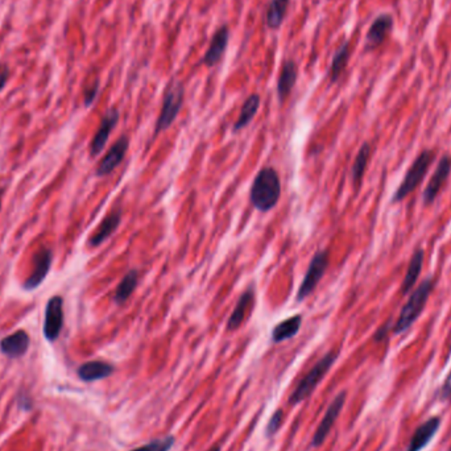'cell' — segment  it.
I'll use <instances>...</instances> for the list:
<instances>
[{"label":"cell","instance_id":"obj_30","mask_svg":"<svg viewBox=\"0 0 451 451\" xmlns=\"http://www.w3.org/2000/svg\"><path fill=\"white\" fill-rule=\"evenodd\" d=\"M281 421H282V412H281V411H278V412L273 415V417L271 418L269 424H268L267 430H268V434H269V435H272V434H275L278 432V428H280V425H281Z\"/></svg>","mask_w":451,"mask_h":451},{"label":"cell","instance_id":"obj_3","mask_svg":"<svg viewBox=\"0 0 451 451\" xmlns=\"http://www.w3.org/2000/svg\"><path fill=\"white\" fill-rule=\"evenodd\" d=\"M434 156H435V154L432 149H425L417 156L416 160L412 164V167L408 169V172L405 174L399 189L395 191L393 198H392V204H398V202L404 201L412 191H416L417 186L424 180L425 174L428 173V169L433 162Z\"/></svg>","mask_w":451,"mask_h":451},{"label":"cell","instance_id":"obj_21","mask_svg":"<svg viewBox=\"0 0 451 451\" xmlns=\"http://www.w3.org/2000/svg\"><path fill=\"white\" fill-rule=\"evenodd\" d=\"M298 77V70L293 60H288L280 73L278 81V94L281 102L287 99V97L292 93Z\"/></svg>","mask_w":451,"mask_h":451},{"label":"cell","instance_id":"obj_13","mask_svg":"<svg viewBox=\"0 0 451 451\" xmlns=\"http://www.w3.org/2000/svg\"><path fill=\"white\" fill-rule=\"evenodd\" d=\"M228 40H230V29L228 25H222L211 38L210 47H208V52L204 56L202 62L211 68L214 65H217L223 54H225L227 45H228Z\"/></svg>","mask_w":451,"mask_h":451},{"label":"cell","instance_id":"obj_33","mask_svg":"<svg viewBox=\"0 0 451 451\" xmlns=\"http://www.w3.org/2000/svg\"><path fill=\"white\" fill-rule=\"evenodd\" d=\"M10 78V69L5 64H0V93L5 87Z\"/></svg>","mask_w":451,"mask_h":451},{"label":"cell","instance_id":"obj_18","mask_svg":"<svg viewBox=\"0 0 451 451\" xmlns=\"http://www.w3.org/2000/svg\"><path fill=\"white\" fill-rule=\"evenodd\" d=\"M439 426H441V419L438 417L429 418L415 432L405 451H421L425 449L429 445V442L433 439Z\"/></svg>","mask_w":451,"mask_h":451},{"label":"cell","instance_id":"obj_31","mask_svg":"<svg viewBox=\"0 0 451 451\" xmlns=\"http://www.w3.org/2000/svg\"><path fill=\"white\" fill-rule=\"evenodd\" d=\"M391 328H392V322H391V321L385 322L382 328H379V329L376 330V332H375V335H374V341H375V342H382V339H385V338L388 337Z\"/></svg>","mask_w":451,"mask_h":451},{"label":"cell","instance_id":"obj_10","mask_svg":"<svg viewBox=\"0 0 451 451\" xmlns=\"http://www.w3.org/2000/svg\"><path fill=\"white\" fill-rule=\"evenodd\" d=\"M119 117L121 115H119V111L117 108H111L106 112V115L102 118L101 125H99L97 134L94 135L93 141L90 144V155L91 156L97 157L103 151L112 130L115 128V125L119 122Z\"/></svg>","mask_w":451,"mask_h":451},{"label":"cell","instance_id":"obj_28","mask_svg":"<svg viewBox=\"0 0 451 451\" xmlns=\"http://www.w3.org/2000/svg\"><path fill=\"white\" fill-rule=\"evenodd\" d=\"M174 445V437L169 435L165 438H160V439H155L141 448H138L135 450L131 451H169Z\"/></svg>","mask_w":451,"mask_h":451},{"label":"cell","instance_id":"obj_1","mask_svg":"<svg viewBox=\"0 0 451 451\" xmlns=\"http://www.w3.org/2000/svg\"><path fill=\"white\" fill-rule=\"evenodd\" d=\"M280 197L281 181L278 171L271 167L263 168L251 186V204L261 212H267L278 205Z\"/></svg>","mask_w":451,"mask_h":451},{"label":"cell","instance_id":"obj_12","mask_svg":"<svg viewBox=\"0 0 451 451\" xmlns=\"http://www.w3.org/2000/svg\"><path fill=\"white\" fill-rule=\"evenodd\" d=\"M345 401H346V392H342L331 402L326 415L324 417V419L321 421L317 432L313 437V448H318L324 443L325 438L329 435L330 430H331L335 419L339 416V413H341V411L345 405Z\"/></svg>","mask_w":451,"mask_h":451},{"label":"cell","instance_id":"obj_34","mask_svg":"<svg viewBox=\"0 0 451 451\" xmlns=\"http://www.w3.org/2000/svg\"><path fill=\"white\" fill-rule=\"evenodd\" d=\"M208 451H221V448L219 446H215V448H212V449H210Z\"/></svg>","mask_w":451,"mask_h":451},{"label":"cell","instance_id":"obj_5","mask_svg":"<svg viewBox=\"0 0 451 451\" xmlns=\"http://www.w3.org/2000/svg\"><path fill=\"white\" fill-rule=\"evenodd\" d=\"M338 352L337 351H330L326 354L317 365L313 367L310 372L301 380V382L297 385L295 392L292 393L289 402L291 404H300L306 398H309L315 389V387L319 384V382L325 378V375L329 372L330 368L335 363L338 359Z\"/></svg>","mask_w":451,"mask_h":451},{"label":"cell","instance_id":"obj_16","mask_svg":"<svg viewBox=\"0 0 451 451\" xmlns=\"http://www.w3.org/2000/svg\"><path fill=\"white\" fill-rule=\"evenodd\" d=\"M392 28H393V18L389 14H382L375 19L365 37L367 49H374L379 47L385 40V37L391 34Z\"/></svg>","mask_w":451,"mask_h":451},{"label":"cell","instance_id":"obj_6","mask_svg":"<svg viewBox=\"0 0 451 451\" xmlns=\"http://www.w3.org/2000/svg\"><path fill=\"white\" fill-rule=\"evenodd\" d=\"M329 267V252L322 249L318 251L309 264V268L305 273V278L302 280V284L300 285V289L295 295V301L301 302L306 297L312 295L319 281L325 276L326 269Z\"/></svg>","mask_w":451,"mask_h":451},{"label":"cell","instance_id":"obj_17","mask_svg":"<svg viewBox=\"0 0 451 451\" xmlns=\"http://www.w3.org/2000/svg\"><path fill=\"white\" fill-rule=\"evenodd\" d=\"M254 304H255V292L254 289H247L243 295L239 297L234 312L228 318L227 322L228 331H235L243 325L247 315H249V313L254 309Z\"/></svg>","mask_w":451,"mask_h":451},{"label":"cell","instance_id":"obj_35","mask_svg":"<svg viewBox=\"0 0 451 451\" xmlns=\"http://www.w3.org/2000/svg\"><path fill=\"white\" fill-rule=\"evenodd\" d=\"M1 199H3V191L0 189V210H1Z\"/></svg>","mask_w":451,"mask_h":451},{"label":"cell","instance_id":"obj_24","mask_svg":"<svg viewBox=\"0 0 451 451\" xmlns=\"http://www.w3.org/2000/svg\"><path fill=\"white\" fill-rule=\"evenodd\" d=\"M260 107V97L258 94H252L249 95L241 110V115L238 118V121L234 124L232 131L234 132H239L241 130H243L244 127H247L249 123L252 122V119L255 118V115L258 114V110Z\"/></svg>","mask_w":451,"mask_h":451},{"label":"cell","instance_id":"obj_20","mask_svg":"<svg viewBox=\"0 0 451 451\" xmlns=\"http://www.w3.org/2000/svg\"><path fill=\"white\" fill-rule=\"evenodd\" d=\"M424 260H425V251L422 248H417L411 258V263L408 265L405 278L402 280V284L400 288L402 295H408L409 292H412V289L418 280V276L422 271Z\"/></svg>","mask_w":451,"mask_h":451},{"label":"cell","instance_id":"obj_11","mask_svg":"<svg viewBox=\"0 0 451 451\" xmlns=\"http://www.w3.org/2000/svg\"><path fill=\"white\" fill-rule=\"evenodd\" d=\"M128 147H130V139L127 136H121L117 140L115 144L108 149V152L101 160L97 168V175L103 177L107 174L112 173L122 164L124 157L127 155Z\"/></svg>","mask_w":451,"mask_h":451},{"label":"cell","instance_id":"obj_4","mask_svg":"<svg viewBox=\"0 0 451 451\" xmlns=\"http://www.w3.org/2000/svg\"><path fill=\"white\" fill-rule=\"evenodd\" d=\"M184 98H185L184 85L181 82H172V85L165 91L162 99V107L155 127V138L161 132L167 131L173 124L182 108Z\"/></svg>","mask_w":451,"mask_h":451},{"label":"cell","instance_id":"obj_15","mask_svg":"<svg viewBox=\"0 0 451 451\" xmlns=\"http://www.w3.org/2000/svg\"><path fill=\"white\" fill-rule=\"evenodd\" d=\"M29 335L24 330H18L14 334L1 339L0 350L5 356L16 359L25 355L29 348Z\"/></svg>","mask_w":451,"mask_h":451},{"label":"cell","instance_id":"obj_27","mask_svg":"<svg viewBox=\"0 0 451 451\" xmlns=\"http://www.w3.org/2000/svg\"><path fill=\"white\" fill-rule=\"evenodd\" d=\"M348 58H350V42L346 41L343 42L339 49L335 52L332 61H331V66H330V81L331 84H335L339 77L342 75V73L346 69L348 66Z\"/></svg>","mask_w":451,"mask_h":451},{"label":"cell","instance_id":"obj_8","mask_svg":"<svg viewBox=\"0 0 451 451\" xmlns=\"http://www.w3.org/2000/svg\"><path fill=\"white\" fill-rule=\"evenodd\" d=\"M52 251L47 247H41L37 249L34 255V271L28 276L24 282V289L25 291H35L37 287H40L45 278L48 276L51 267H52Z\"/></svg>","mask_w":451,"mask_h":451},{"label":"cell","instance_id":"obj_2","mask_svg":"<svg viewBox=\"0 0 451 451\" xmlns=\"http://www.w3.org/2000/svg\"><path fill=\"white\" fill-rule=\"evenodd\" d=\"M434 285H435V280L432 276H429V278H425L418 285V288L411 293L409 300L401 309L396 324L393 325L392 330H393L395 335L404 334L413 326V324L418 319L421 313L424 312V309L428 304L429 295H432V292H433Z\"/></svg>","mask_w":451,"mask_h":451},{"label":"cell","instance_id":"obj_36","mask_svg":"<svg viewBox=\"0 0 451 451\" xmlns=\"http://www.w3.org/2000/svg\"><path fill=\"white\" fill-rule=\"evenodd\" d=\"M449 451H451V448H450V449H449Z\"/></svg>","mask_w":451,"mask_h":451},{"label":"cell","instance_id":"obj_14","mask_svg":"<svg viewBox=\"0 0 451 451\" xmlns=\"http://www.w3.org/2000/svg\"><path fill=\"white\" fill-rule=\"evenodd\" d=\"M122 222V208L112 210L97 228V231L93 234V236L88 241L90 247H99L103 244L107 239L112 236V234L119 228Z\"/></svg>","mask_w":451,"mask_h":451},{"label":"cell","instance_id":"obj_23","mask_svg":"<svg viewBox=\"0 0 451 451\" xmlns=\"http://www.w3.org/2000/svg\"><path fill=\"white\" fill-rule=\"evenodd\" d=\"M291 0H271L268 7H267V14H265V23L267 27L272 31L278 29L287 16L288 7H289Z\"/></svg>","mask_w":451,"mask_h":451},{"label":"cell","instance_id":"obj_22","mask_svg":"<svg viewBox=\"0 0 451 451\" xmlns=\"http://www.w3.org/2000/svg\"><path fill=\"white\" fill-rule=\"evenodd\" d=\"M302 325V315L297 314L280 322L272 331V341L275 343H281L287 339H291L298 334Z\"/></svg>","mask_w":451,"mask_h":451},{"label":"cell","instance_id":"obj_9","mask_svg":"<svg viewBox=\"0 0 451 451\" xmlns=\"http://www.w3.org/2000/svg\"><path fill=\"white\" fill-rule=\"evenodd\" d=\"M450 172L451 157L443 156L439 160V162H438V165L434 171L433 175L429 180V184H428V186L425 188L424 194H422V202H424L425 206L432 205L435 201L437 195L439 194V191L442 189V186L448 181Z\"/></svg>","mask_w":451,"mask_h":451},{"label":"cell","instance_id":"obj_19","mask_svg":"<svg viewBox=\"0 0 451 451\" xmlns=\"http://www.w3.org/2000/svg\"><path fill=\"white\" fill-rule=\"evenodd\" d=\"M114 365L102 362V361H91L86 362L78 368V376L84 382H97L102 380L114 374Z\"/></svg>","mask_w":451,"mask_h":451},{"label":"cell","instance_id":"obj_25","mask_svg":"<svg viewBox=\"0 0 451 451\" xmlns=\"http://www.w3.org/2000/svg\"><path fill=\"white\" fill-rule=\"evenodd\" d=\"M138 284H139V272L136 269H132L119 282L117 292L114 295L115 304L122 305L124 302H127L128 298L135 292Z\"/></svg>","mask_w":451,"mask_h":451},{"label":"cell","instance_id":"obj_32","mask_svg":"<svg viewBox=\"0 0 451 451\" xmlns=\"http://www.w3.org/2000/svg\"><path fill=\"white\" fill-rule=\"evenodd\" d=\"M451 396V372L449 374V376L446 378V380L443 382V385L441 387V391H439V398L441 400H448Z\"/></svg>","mask_w":451,"mask_h":451},{"label":"cell","instance_id":"obj_7","mask_svg":"<svg viewBox=\"0 0 451 451\" xmlns=\"http://www.w3.org/2000/svg\"><path fill=\"white\" fill-rule=\"evenodd\" d=\"M64 298L61 295H54L48 301L45 308L44 335L49 342L58 339L64 328Z\"/></svg>","mask_w":451,"mask_h":451},{"label":"cell","instance_id":"obj_29","mask_svg":"<svg viewBox=\"0 0 451 451\" xmlns=\"http://www.w3.org/2000/svg\"><path fill=\"white\" fill-rule=\"evenodd\" d=\"M98 91H99V82L95 81L91 86L87 87L85 90V94H84V101H85V106L86 107H90L91 104L94 103L97 95H98Z\"/></svg>","mask_w":451,"mask_h":451},{"label":"cell","instance_id":"obj_26","mask_svg":"<svg viewBox=\"0 0 451 451\" xmlns=\"http://www.w3.org/2000/svg\"><path fill=\"white\" fill-rule=\"evenodd\" d=\"M371 156V145L368 143H365L358 155L355 157V161H354V165H352V169H351V178H352V184L355 185L356 189H359L361 184H362V180L365 177V169H367V165H368V158Z\"/></svg>","mask_w":451,"mask_h":451}]
</instances>
